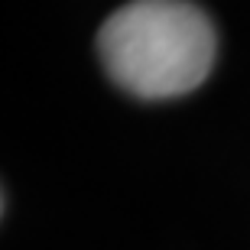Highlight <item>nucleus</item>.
<instances>
[{
  "label": "nucleus",
  "mask_w": 250,
  "mask_h": 250,
  "mask_svg": "<svg viewBox=\"0 0 250 250\" xmlns=\"http://www.w3.org/2000/svg\"><path fill=\"white\" fill-rule=\"evenodd\" d=\"M98 56L127 94L169 101L208 78L218 36L208 13L192 0H130L104 20Z\"/></svg>",
  "instance_id": "nucleus-1"
}]
</instances>
